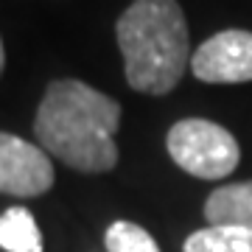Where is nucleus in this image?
I'll use <instances>...</instances> for the list:
<instances>
[{
  "label": "nucleus",
  "mask_w": 252,
  "mask_h": 252,
  "mask_svg": "<svg viewBox=\"0 0 252 252\" xmlns=\"http://www.w3.org/2000/svg\"><path fill=\"white\" fill-rule=\"evenodd\" d=\"M121 104L76 79L51 81L36 109L34 135L48 154L84 174L112 171Z\"/></svg>",
  "instance_id": "nucleus-1"
},
{
  "label": "nucleus",
  "mask_w": 252,
  "mask_h": 252,
  "mask_svg": "<svg viewBox=\"0 0 252 252\" xmlns=\"http://www.w3.org/2000/svg\"><path fill=\"white\" fill-rule=\"evenodd\" d=\"M118 48L129 87L165 95L190 67L188 23L177 0H135L118 17Z\"/></svg>",
  "instance_id": "nucleus-2"
},
{
  "label": "nucleus",
  "mask_w": 252,
  "mask_h": 252,
  "mask_svg": "<svg viewBox=\"0 0 252 252\" xmlns=\"http://www.w3.org/2000/svg\"><path fill=\"white\" fill-rule=\"evenodd\" d=\"M168 154L182 171L199 180H221L235 171L241 149L224 126L205 118H185L168 132Z\"/></svg>",
  "instance_id": "nucleus-3"
},
{
  "label": "nucleus",
  "mask_w": 252,
  "mask_h": 252,
  "mask_svg": "<svg viewBox=\"0 0 252 252\" xmlns=\"http://www.w3.org/2000/svg\"><path fill=\"white\" fill-rule=\"evenodd\" d=\"M190 70L205 84H244L252 81V31H219L190 56Z\"/></svg>",
  "instance_id": "nucleus-4"
},
{
  "label": "nucleus",
  "mask_w": 252,
  "mask_h": 252,
  "mask_svg": "<svg viewBox=\"0 0 252 252\" xmlns=\"http://www.w3.org/2000/svg\"><path fill=\"white\" fill-rule=\"evenodd\" d=\"M54 162L42 146L0 132V193L39 196L54 185Z\"/></svg>",
  "instance_id": "nucleus-5"
},
{
  "label": "nucleus",
  "mask_w": 252,
  "mask_h": 252,
  "mask_svg": "<svg viewBox=\"0 0 252 252\" xmlns=\"http://www.w3.org/2000/svg\"><path fill=\"white\" fill-rule=\"evenodd\" d=\"M205 219L210 224L252 230V182H233L216 188L205 202Z\"/></svg>",
  "instance_id": "nucleus-6"
},
{
  "label": "nucleus",
  "mask_w": 252,
  "mask_h": 252,
  "mask_svg": "<svg viewBox=\"0 0 252 252\" xmlns=\"http://www.w3.org/2000/svg\"><path fill=\"white\" fill-rule=\"evenodd\" d=\"M0 247L6 252H42V235L31 210L9 207L0 216Z\"/></svg>",
  "instance_id": "nucleus-7"
},
{
  "label": "nucleus",
  "mask_w": 252,
  "mask_h": 252,
  "mask_svg": "<svg viewBox=\"0 0 252 252\" xmlns=\"http://www.w3.org/2000/svg\"><path fill=\"white\" fill-rule=\"evenodd\" d=\"M182 252H252V230L233 224H210L188 235Z\"/></svg>",
  "instance_id": "nucleus-8"
},
{
  "label": "nucleus",
  "mask_w": 252,
  "mask_h": 252,
  "mask_svg": "<svg viewBox=\"0 0 252 252\" xmlns=\"http://www.w3.org/2000/svg\"><path fill=\"white\" fill-rule=\"evenodd\" d=\"M107 250L109 252H160V247L140 224L115 221L107 230Z\"/></svg>",
  "instance_id": "nucleus-9"
},
{
  "label": "nucleus",
  "mask_w": 252,
  "mask_h": 252,
  "mask_svg": "<svg viewBox=\"0 0 252 252\" xmlns=\"http://www.w3.org/2000/svg\"><path fill=\"white\" fill-rule=\"evenodd\" d=\"M3 62H6V54H3V39H0V73H3Z\"/></svg>",
  "instance_id": "nucleus-10"
}]
</instances>
